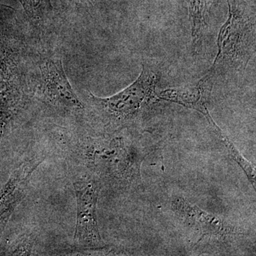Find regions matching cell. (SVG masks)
<instances>
[{"label":"cell","mask_w":256,"mask_h":256,"mask_svg":"<svg viewBox=\"0 0 256 256\" xmlns=\"http://www.w3.org/2000/svg\"><path fill=\"white\" fill-rule=\"evenodd\" d=\"M160 73L150 64H143L138 78L129 86L107 98L89 94L96 118L106 130L116 132L140 124L158 97Z\"/></svg>","instance_id":"cell-1"},{"label":"cell","mask_w":256,"mask_h":256,"mask_svg":"<svg viewBox=\"0 0 256 256\" xmlns=\"http://www.w3.org/2000/svg\"><path fill=\"white\" fill-rule=\"evenodd\" d=\"M226 22L218 33V52L207 75L220 77L242 73L255 52V20L236 2L228 0Z\"/></svg>","instance_id":"cell-2"},{"label":"cell","mask_w":256,"mask_h":256,"mask_svg":"<svg viewBox=\"0 0 256 256\" xmlns=\"http://www.w3.org/2000/svg\"><path fill=\"white\" fill-rule=\"evenodd\" d=\"M100 185L90 180L75 184L77 201L76 225L74 242L76 246L87 250L105 248L98 222V202Z\"/></svg>","instance_id":"cell-3"},{"label":"cell","mask_w":256,"mask_h":256,"mask_svg":"<svg viewBox=\"0 0 256 256\" xmlns=\"http://www.w3.org/2000/svg\"><path fill=\"white\" fill-rule=\"evenodd\" d=\"M100 154L105 162L108 176L124 186L140 185L141 165L146 156V148L140 142H126L122 138L114 139L110 146Z\"/></svg>","instance_id":"cell-4"},{"label":"cell","mask_w":256,"mask_h":256,"mask_svg":"<svg viewBox=\"0 0 256 256\" xmlns=\"http://www.w3.org/2000/svg\"><path fill=\"white\" fill-rule=\"evenodd\" d=\"M25 80L18 60L0 42V136L22 105Z\"/></svg>","instance_id":"cell-5"},{"label":"cell","mask_w":256,"mask_h":256,"mask_svg":"<svg viewBox=\"0 0 256 256\" xmlns=\"http://www.w3.org/2000/svg\"><path fill=\"white\" fill-rule=\"evenodd\" d=\"M40 87L42 97L48 104L60 110L80 111L84 104L70 85L62 60L45 58L40 65Z\"/></svg>","instance_id":"cell-6"},{"label":"cell","mask_w":256,"mask_h":256,"mask_svg":"<svg viewBox=\"0 0 256 256\" xmlns=\"http://www.w3.org/2000/svg\"><path fill=\"white\" fill-rule=\"evenodd\" d=\"M171 206L180 220L202 236L226 240L240 234L235 226L192 204L183 197L174 198Z\"/></svg>","instance_id":"cell-7"},{"label":"cell","mask_w":256,"mask_h":256,"mask_svg":"<svg viewBox=\"0 0 256 256\" xmlns=\"http://www.w3.org/2000/svg\"><path fill=\"white\" fill-rule=\"evenodd\" d=\"M44 156H33L25 160L13 172L0 192V236L16 207L28 191L32 174L42 164Z\"/></svg>","instance_id":"cell-8"},{"label":"cell","mask_w":256,"mask_h":256,"mask_svg":"<svg viewBox=\"0 0 256 256\" xmlns=\"http://www.w3.org/2000/svg\"><path fill=\"white\" fill-rule=\"evenodd\" d=\"M215 82L212 77L204 74L196 84L164 89L158 94V97L198 111L204 114L210 128L216 124L208 110V104Z\"/></svg>","instance_id":"cell-9"},{"label":"cell","mask_w":256,"mask_h":256,"mask_svg":"<svg viewBox=\"0 0 256 256\" xmlns=\"http://www.w3.org/2000/svg\"><path fill=\"white\" fill-rule=\"evenodd\" d=\"M213 0H186L191 22L192 50L201 52L207 34Z\"/></svg>","instance_id":"cell-10"},{"label":"cell","mask_w":256,"mask_h":256,"mask_svg":"<svg viewBox=\"0 0 256 256\" xmlns=\"http://www.w3.org/2000/svg\"><path fill=\"white\" fill-rule=\"evenodd\" d=\"M20 2L30 16L36 18L41 16L44 0H20Z\"/></svg>","instance_id":"cell-11"}]
</instances>
